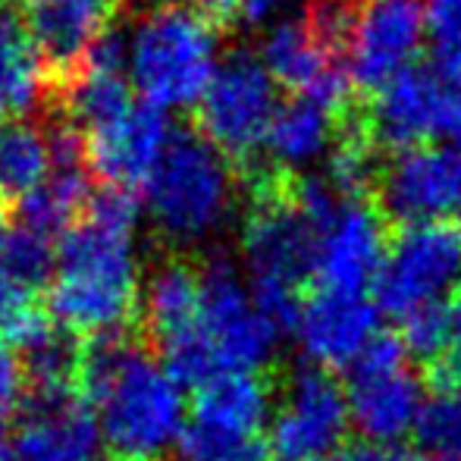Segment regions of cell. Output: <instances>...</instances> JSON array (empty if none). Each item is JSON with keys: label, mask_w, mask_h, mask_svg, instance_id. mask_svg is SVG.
<instances>
[{"label": "cell", "mask_w": 461, "mask_h": 461, "mask_svg": "<svg viewBox=\"0 0 461 461\" xmlns=\"http://www.w3.org/2000/svg\"><path fill=\"white\" fill-rule=\"evenodd\" d=\"M139 201L122 188H104L82 220L57 242V270L44 308L76 339L135 327L141 292Z\"/></svg>", "instance_id": "cell-1"}, {"label": "cell", "mask_w": 461, "mask_h": 461, "mask_svg": "<svg viewBox=\"0 0 461 461\" xmlns=\"http://www.w3.org/2000/svg\"><path fill=\"white\" fill-rule=\"evenodd\" d=\"M79 395L92 405L113 458L158 461L185 427L183 386L148 352L135 327L82 342Z\"/></svg>", "instance_id": "cell-2"}, {"label": "cell", "mask_w": 461, "mask_h": 461, "mask_svg": "<svg viewBox=\"0 0 461 461\" xmlns=\"http://www.w3.org/2000/svg\"><path fill=\"white\" fill-rule=\"evenodd\" d=\"M339 201L323 176L302 179L289 192L258 188L242 226V261L255 304L279 333L295 330L302 289L314 279L317 232Z\"/></svg>", "instance_id": "cell-3"}, {"label": "cell", "mask_w": 461, "mask_h": 461, "mask_svg": "<svg viewBox=\"0 0 461 461\" xmlns=\"http://www.w3.org/2000/svg\"><path fill=\"white\" fill-rule=\"evenodd\" d=\"M122 73L139 101L160 113L198 107L220 60L217 23L176 6H148L120 35Z\"/></svg>", "instance_id": "cell-4"}, {"label": "cell", "mask_w": 461, "mask_h": 461, "mask_svg": "<svg viewBox=\"0 0 461 461\" xmlns=\"http://www.w3.org/2000/svg\"><path fill=\"white\" fill-rule=\"evenodd\" d=\"M236 201L232 160L201 132H173L141 185V207L170 245H201L220 236L236 213Z\"/></svg>", "instance_id": "cell-5"}, {"label": "cell", "mask_w": 461, "mask_h": 461, "mask_svg": "<svg viewBox=\"0 0 461 461\" xmlns=\"http://www.w3.org/2000/svg\"><path fill=\"white\" fill-rule=\"evenodd\" d=\"M276 386L261 370H223L194 389L179 433L185 461H270L267 424Z\"/></svg>", "instance_id": "cell-6"}, {"label": "cell", "mask_w": 461, "mask_h": 461, "mask_svg": "<svg viewBox=\"0 0 461 461\" xmlns=\"http://www.w3.org/2000/svg\"><path fill=\"white\" fill-rule=\"evenodd\" d=\"M370 132L395 151L443 145L461 151V50H437L374 95Z\"/></svg>", "instance_id": "cell-7"}, {"label": "cell", "mask_w": 461, "mask_h": 461, "mask_svg": "<svg viewBox=\"0 0 461 461\" xmlns=\"http://www.w3.org/2000/svg\"><path fill=\"white\" fill-rule=\"evenodd\" d=\"M461 283V230L446 220L405 226L389 242L380 276L374 283L376 308L408 317L439 304Z\"/></svg>", "instance_id": "cell-8"}, {"label": "cell", "mask_w": 461, "mask_h": 461, "mask_svg": "<svg viewBox=\"0 0 461 461\" xmlns=\"http://www.w3.org/2000/svg\"><path fill=\"white\" fill-rule=\"evenodd\" d=\"M279 104L276 82L261 67L258 54H226L198 101L201 135L230 160L251 158L267 141Z\"/></svg>", "instance_id": "cell-9"}, {"label": "cell", "mask_w": 461, "mask_h": 461, "mask_svg": "<svg viewBox=\"0 0 461 461\" xmlns=\"http://www.w3.org/2000/svg\"><path fill=\"white\" fill-rule=\"evenodd\" d=\"M201 276V333L220 370H261L274 358L279 330L255 304L249 279L230 258H207Z\"/></svg>", "instance_id": "cell-10"}, {"label": "cell", "mask_w": 461, "mask_h": 461, "mask_svg": "<svg viewBox=\"0 0 461 461\" xmlns=\"http://www.w3.org/2000/svg\"><path fill=\"white\" fill-rule=\"evenodd\" d=\"M348 430L346 389L323 367L304 365L285 376L267 430L270 461H330Z\"/></svg>", "instance_id": "cell-11"}, {"label": "cell", "mask_w": 461, "mask_h": 461, "mask_svg": "<svg viewBox=\"0 0 461 461\" xmlns=\"http://www.w3.org/2000/svg\"><path fill=\"white\" fill-rule=\"evenodd\" d=\"M346 405L348 420H355L365 439L374 443H399L414 430L424 386L408 367V352L399 336L376 333L365 355L348 367Z\"/></svg>", "instance_id": "cell-12"}, {"label": "cell", "mask_w": 461, "mask_h": 461, "mask_svg": "<svg viewBox=\"0 0 461 461\" xmlns=\"http://www.w3.org/2000/svg\"><path fill=\"white\" fill-rule=\"evenodd\" d=\"M427 44V0H358L346 38V79L380 92L414 67Z\"/></svg>", "instance_id": "cell-13"}, {"label": "cell", "mask_w": 461, "mask_h": 461, "mask_svg": "<svg viewBox=\"0 0 461 461\" xmlns=\"http://www.w3.org/2000/svg\"><path fill=\"white\" fill-rule=\"evenodd\" d=\"M386 220L365 198H342L317 232L314 289L367 295L386 258Z\"/></svg>", "instance_id": "cell-14"}, {"label": "cell", "mask_w": 461, "mask_h": 461, "mask_svg": "<svg viewBox=\"0 0 461 461\" xmlns=\"http://www.w3.org/2000/svg\"><path fill=\"white\" fill-rule=\"evenodd\" d=\"M461 194V151L418 145L395 151L380 170L383 213L405 226L439 223L456 213Z\"/></svg>", "instance_id": "cell-15"}, {"label": "cell", "mask_w": 461, "mask_h": 461, "mask_svg": "<svg viewBox=\"0 0 461 461\" xmlns=\"http://www.w3.org/2000/svg\"><path fill=\"white\" fill-rule=\"evenodd\" d=\"M97 418L76 389L25 393L4 461H95Z\"/></svg>", "instance_id": "cell-16"}, {"label": "cell", "mask_w": 461, "mask_h": 461, "mask_svg": "<svg viewBox=\"0 0 461 461\" xmlns=\"http://www.w3.org/2000/svg\"><path fill=\"white\" fill-rule=\"evenodd\" d=\"M135 333L158 361L207 346L201 333V276L185 258H164L141 279ZM211 348V346H207Z\"/></svg>", "instance_id": "cell-17"}, {"label": "cell", "mask_w": 461, "mask_h": 461, "mask_svg": "<svg viewBox=\"0 0 461 461\" xmlns=\"http://www.w3.org/2000/svg\"><path fill=\"white\" fill-rule=\"evenodd\" d=\"M173 132L176 129L170 126L167 113L135 97L122 113L110 116L107 122L82 135L88 173L107 183V188H122V192L145 185Z\"/></svg>", "instance_id": "cell-18"}, {"label": "cell", "mask_w": 461, "mask_h": 461, "mask_svg": "<svg viewBox=\"0 0 461 461\" xmlns=\"http://www.w3.org/2000/svg\"><path fill=\"white\" fill-rule=\"evenodd\" d=\"M380 308L370 295H339L314 289L302 298V311L292 333L298 336L304 355L314 367L339 370L352 367L380 333Z\"/></svg>", "instance_id": "cell-19"}, {"label": "cell", "mask_w": 461, "mask_h": 461, "mask_svg": "<svg viewBox=\"0 0 461 461\" xmlns=\"http://www.w3.org/2000/svg\"><path fill=\"white\" fill-rule=\"evenodd\" d=\"M258 60L276 82L295 97L342 107L346 101V69L336 67V54L308 29L304 19H279L261 38Z\"/></svg>", "instance_id": "cell-20"}, {"label": "cell", "mask_w": 461, "mask_h": 461, "mask_svg": "<svg viewBox=\"0 0 461 461\" xmlns=\"http://www.w3.org/2000/svg\"><path fill=\"white\" fill-rule=\"evenodd\" d=\"M113 0H32L25 38L44 67L76 73L110 35Z\"/></svg>", "instance_id": "cell-21"}, {"label": "cell", "mask_w": 461, "mask_h": 461, "mask_svg": "<svg viewBox=\"0 0 461 461\" xmlns=\"http://www.w3.org/2000/svg\"><path fill=\"white\" fill-rule=\"evenodd\" d=\"M339 107L314 97H289L270 122L264 151L279 170H311L323 164L339 141Z\"/></svg>", "instance_id": "cell-22"}, {"label": "cell", "mask_w": 461, "mask_h": 461, "mask_svg": "<svg viewBox=\"0 0 461 461\" xmlns=\"http://www.w3.org/2000/svg\"><path fill=\"white\" fill-rule=\"evenodd\" d=\"M92 173L86 164H54L50 176L44 179L29 198L16 204V226L38 236L60 242L69 230L82 220V213L92 204Z\"/></svg>", "instance_id": "cell-23"}, {"label": "cell", "mask_w": 461, "mask_h": 461, "mask_svg": "<svg viewBox=\"0 0 461 461\" xmlns=\"http://www.w3.org/2000/svg\"><path fill=\"white\" fill-rule=\"evenodd\" d=\"M54 170V129L32 120L0 122V201L19 204Z\"/></svg>", "instance_id": "cell-24"}, {"label": "cell", "mask_w": 461, "mask_h": 461, "mask_svg": "<svg viewBox=\"0 0 461 461\" xmlns=\"http://www.w3.org/2000/svg\"><path fill=\"white\" fill-rule=\"evenodd\" d=\"M44 92V63L25 32L0 13V122L23 120Z\"/></svg>", "instance_id": "cell-25"}, {"label": "cell", "mask_w": 461, "mask_h": 461, "mask_svg": "<svg viewBox=\"0 0 461 461\" xmlns=\"http://www.w3.org/2000/svg\"><path fill=\"white\" fill-rule=\"evenodd\" d=\"M57 270V245L50 239L29 232L23 226L6 230L4 245V279L25 292H35L41 285H50Z\"/></svg>", "instance_id": "cell-26"}, {"label": "cell", "mask_w": 461, "mask_h": 461, "mask_svg": "<svg viewBox=\"0 0 461 461\" xmlns=\"http://www.w3.org/2000/svg\"><path fill=\"white\" fill-rule=\"evenodd\" d=\"M414 437L433 458H461V386L430 389L414 424Z\"/></svg>", "instance_id": "cell-27"}, {"label": "cell", "mask_w": 461, "mask_h": 461, "mask_svg": "<svg viewBox=\"0 0 461 461\" xmlns=\"http://www.w3.org/2000/svg\"><path fill=\"white\" fill-rule=\"evenodd\" d=\"M323 164H327L323 183L339 198H365L367 188L380 179L374 145L361 135H346V139L336 141V148Z\"/></svg>", "instance_id": "cell-28"}, {"label": "cell", "mask_w": 461, "mask_h": 461, "mask_svg": "<svg viewBox=\"0 0 461 461\" xmlns=\"http://www.w3.org/2000/svg\"><path fill=\"white\" fill-rule=\"evenodd\" d=\"M402 346L408 355L420 358L427 367H433L446 352V339H449V302L430 304L414 314L402 317Z\"/></svg>", "instance_id": "cell-29"}, {"label": "cell", "mask_w": 461, "mask_h": 461, "mask_svg": "<svg viewBox=\"0 0 461 461\" xmlns=\"http://www.w3.org/2000/svg\"><path fill=\"white\" fill-rule=\"evenodd\" d=\"M355 6H358V0H311L304 23L333 54H339L346 48L348 29H352Z\"/></svg>", "instance_id": "cell-30"}, {"label": "cell", "mask_w": 461, "mask_h": 461, "mask_svg": "<svg viewBox=\"0 0 461 461\" xmlns=\"http://www.w3.org/2000/svg\"><path fill=\"white\" fill-rule=\"evenodd\" d=\"M427 386L430 389L461 386V283L449 298V339H446V352L437 365L427 367Z\"/></svg>", "instance_id": "cell-31"}, {"label": "cell", "mask_w": 461, "mask_h": 461, "mask_svg": "<svg viewBox=\"0 0 461 461\" xmlns=\"http://www.w3.org/2000/svg\"><path fill=\"white\" fill-rule=\"evenodd\" d=\"M427 38L437 50H461V0H427Z\"/></svg>", "instance_id": "cell-32"}, {"label": "cell", "mask_w": 461, "mask_h": 461, "mask_svg": "<svg viewBox=\"0 0 461 461\" xmlns=\"http://www.w3.org/2000/svg\"><path fill=\"white\" fill-rule=\"evenodd\" d=\"M25 399V376L23 365H19V355L13 352L6 342H0V418H10L19 411Z\"/></svg>", "instance_id": "cell-33"}, {"label": "cell", "mask_w": 461, "mask_h": 461, "mask_svg": "<svg viewBox=\"0 0 461 461\" xmlns=\"http://www.w3.org/2000/svg\"><path fill=\"white\" fill-rule=\"evenodd\" d=\"M330 461H414L411 452H405L399 443H374V439H352L342 443Z\"/></svg>", "instance_id": "cell-34"}, {"label": "cell", "mask_w": 461, "mask_h": 461, "mask_svg": "<svg viewBox=\"0 0 461 461\" xmlns=\"http://www.w3.org/2000/svg\"><path fill=\"white\" fill-rule=\"evenodd\" d=\"M298 0H236V16L255 25H274L285 19V13L295 10Z\"/></svg>", "instance_id": "cell-35"}, {"label": "cell", "mask_w": 461, "mask_h": 461, "mask_svg": "<svg viewBox=\"0 0 461 461\" xmlns=\"http://www.w3.org/2000/svg\"><path fill=\"white\" fill-rule=\"evenodd\" d=\"M160 6H176V10L198 13L207 19H220V16H232L236 13V0H158Z\"/></svg>", "instance_id": "cell-36"}, {"label": "cell", "mask_w": 461, "mask_h": 461, "mask_svg": "<svg viewBox=\"0 0 461 461\" xmlns=\"http://www.w3.org/2000/svg\"><path fill=\"white\" fill-rule=\"evenodd\" d=\"M10 424H6L4 418H0V461L6 458V449H10Z\"/></svg>", "instance_id": "cell-37"}, {"label": "cell", "mask_w": 461, "mask_h": 461, "mask_svg": "<svg viewBox=\"0 0 461 461\" xmlns=\"http://www.w3.org/2000/svg\"><path fill=\"white\" fill-rule=\"evenodd\" d=\"M4 245H6V226H0V276H4Z\"/></svg>", "instance_id": "cell-38"}, {"label": "cell", "mask_w": 461, "mask_h": 461, "mask_svg": "<svg viewBox=\"0 0 461 461\" xmlns=\"http://www.w3.org/2000/svg\"><path fill=\"white\" fill-rule=\"evenodd\" d=\"M456 217H458V230H461V194H458V207H456Z\"/></svg>", "instance_id": "cell-39"}, {"label": "cell", "mask_w": 461, "mask_h": 461, "mask_svg": "<svg viewBox=\"0 0 461 461\" xmlns=\"http://www.w3.org/2000/svg\"><path fill=\"white\" fill-rule=\"evenodd\" d=\"M430 461H461V458H430Z\"/></svg>", "instance_id": "cell-40"}, {"label": "cell", "mask_w": 461, "mask_h": 461, "mask_svg": "<svg viewBox=\"0 0 461 461\" xmlns=\"http://www.w3.org/2000/svg\"><path fill=\"white\" fill-rule=\"evenodd\" d=\"M19 4H32V0H19Z\"/></svg>", "instance_id": "cell-41"}, {"label": "cell", "mask_w": 461, "mask_h": 461, "mask_svg": "<svg viewBox=\"0 0 461 461\" xmlns=\"http://www.w3.org/2000/svg\"><path fill=\"white\" fill-rule=\"evenodd\" d=\"M110 461H126V458H110Z\"/></svg>", "instance_id": "cell-42"}]
</instances>
